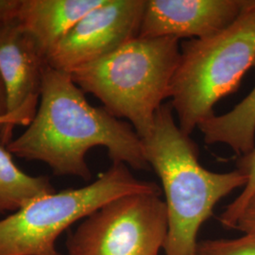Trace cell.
Wrapping results in <instances>:
<instances>
[{"mask_svg":"<svg viewBox=\"0 0 255 255\" xmlns=\"http://www.w3.org/2000/svg\"><path fill=\"white\" fill-rule=\"evenodd\" d=\"M108 150L113 164L148 170L142 139L126 121L92 106L70 74L46 66L39 106L26 130L6 146L19 158L40 161L56 175L91 180L87 152Z\"/></svg>","mask_w":255,"mask_h":255,"instance_id":"obj_1","label":"cell"},{"mask_svg":"<svg viewBox=\"0 0 255 255\" xmlns=\"http://www.w3.org/2000/svg\"><path fill=\"white\" fill-rule=\"evenodd\" d=\"M142 142L165 196L168 231L164 255H196L201 226L219 201L244 188L246 178L237 169L219 173L204 168L198 146L175 122L170 102L157 111L153 130Z\"/></svg>","mask_w":255,"mask_h":255,"instance_id":"obj_2","label":"cell"},{"mask_svg":"<svg viewBox=\"0 0 255 255\" xmlns=\"http://www.w3.org/2000/svg\"><path fill=\"white\" fill-rule=\"evenodd\" d=\"M180 58L177 38L136 37L70 76L83 93L99 99L111 115L128 120L144 140L153 130L157 111L170 99Z\"/></svg>","mask_w":255,"mask_h":255,"instance_id":"obj_3","label":"cell"},{"mask_svg":"<svg viewBox=\"0 0 255 255\" xmlns=\"http://www.w3.org/2000/svg\"><path fill=\"white\" fill-rule=\"evenodd\" d=\"M181 58L170 89L179 127L191 134L213 117L221 99L237 91L255 62V0L229 27L212 36L181 45Z\"/></svg>","mask_w":255,"mask_h":255,"instance_id":"obj_4","label":"cell"},{"mask_svg":"<svg viewBox=\"0 0 255 255\" xmlns=\"http://www.w3.org/2000/svg\"><path fill=\"white\" fill-rule=\"evenodd\" d=\"M156 182L139 180L126 164H114L90 184L30 201L0 220V255H62L56 240L81 219L120 197L162 194Z\"/></svg>","mask_w":255,"mask_h":255,"instance_id":"obj_5","label":"cell"},{"mask_svg":"<svg viewBox=\"0 0 255 255\" xmlns=\"http://www.w3.org/2000/svg\"><path fill=\"white\" fill-rule=\"evenodd\" d=\"M168 222L159 195L133 194L110 201L69 233L68 255H159Z\"/></svg>","mask_w":255,"mask_h":255,"instance_id":"obj_6","label":"cell"},{"mask_svg":"<svg viewBox=\"0 0 255 255\" xmlns=\"http://www.w3.org/2000/svg\"><path fill=\"white\" fill-rule=\"evenodd\" d=\"M146 0H104L88 12L46 57L65 73L111 54L139 34Z\"/></svg>","mask_w":255,"mask_h":255,"instance_id":"obj_7","label":"cell"},{"mask_svg":"<svg viewBox=\"0 0 255 255\" xmlns=\"http://www.w3.org/2000/svg\"><path fill=\"white\" fill-rule=\"evenodd\" d=\"M248 0H146L138 37L203 39L229 27Z\"/></svg>","mask_w":255,"mask_h":255,"instance_id":"obj_8","label":"cell"},{"mask_svg":"<svg viewBox=\"0 0 255 255\" xmlns=\"http://www.w3.org/2000/svg\"><path fill=\"white\" fill-rule=\"evenodd\" d=\"M46 66V56L17 21L0 27V75L8 114L27 111L35 115Z\"/></svg>","mask_w":255,"mask_h":255,"instance_id":"obj_9","label":"cell"},{"mask_svg":"<svg viewBox=\"0 0 255 255\" xmlns=\"http://www.w3.org/2000/svg\"><path fill=\"white\" fill-rule=\"evenodd\" d=\"M104 0H22L17 22L47 57L77 23Z\"/></svg>","mask_w":255,"mask_h":255,"instance_id":"obj_10","label":"cell"},{"mask_svg":"<svg viewBox=\"0 0 255 255\" xmlns=\"http://www.w3.org/2000/svg\"><path fill=\"white\" fill-rule=\"evenodd\" d=\"M198 128L208 145L224 144L238 154L250 152L255 145V85L230 112L214 115Z\"/></svg>","mask_w":255,"mask_h":255,"instance_id":"obj_11","label":"cell"},{"mask_svg":"<svg viewBox=\"0 0 255 255\" xmlns=\"http://www.w3.org/2000/svg\"><path fill=\"white\" fill-rule=\"evenodd\" d=\"M54 192L47 177L25 173L7 147L0 144V213L16 212L30 201Z\"/></svg>","mask_w":255,"mask_h":255,"instance_id":"obj_12","label":"cell"},{"mask_svg":"<svg viewBox=\"0 0 255 255\" xmlns=\"http://www.w3.org/2000/svg\"><path fill=\"white\" fill-rule=\"evenodd\" d=\"M237 169L245 176L246 185L241 194L229 204L219 217L221 226L226 229H235L237 219L247 202L255 193V145L250 152L241 156L237 162Z\"/></svg>","mask_w":255,"mask_h":255,"instance_id":"obj_13","label":"cell"},{"mask_svg":"<svg viewBox=\"0 0 255 255\" xmlns=\"http://www.w3.org/2000/svg\"><path fill=\"white\" fill-rule=\"evenodd\" d=\"M196 255H255V234L234 239L199 241Z\"/></svg>","mask_w":255,"mask_h":255,"instance_id":"obj_14","label":"cell"},{"mask_svg":"<svg viewBox=\"0 0 255 255\" xmlns=\"http://www.w3.org/2000/svg\"><path fill=\"white\" fill-rule=\"evenodd\" d=\"M235 229L244 234H255V193L247 202Z\"/></svg>","mask_w":255,"mask_h":255,"instance_id":"obj_15","label":"cell"},{"mask_svg":"<svg viewBox=\"0 0 255 255\" xmlns=\"http://www.w3.org/2000/svg\"><path fill=\"white\" fill-rule=\"evenodd\" d=\"M22 0H0V27L16 22Z\"/></svg>","mask_w":255,"mask_h":255,"instance_id":"obj_16","label":"cell"},{"mask_svg":"<svg viewBox=\"0 0 255 255\" xmlns=\"http://www.w3.org/2000/svg\"><path fill=\"white\" fill-rule=\"evenodd\" d=\"M8 115V103H7V94L3 80L0 75V118Z\"/></svg>","mask_w":255,"mask_h":255,"instance_id":"obj_17","label":"cell"},{"mask_svg":"<svg viewBox=\"0 0 255 255\" xmlns=\"http://www.w3.org/2000/svg\"><path fill=\"white\" fill-rule=\"evenodd\" d=\"M17 122V119L14 115L8 114L7 116L0 118V129L4 128L13 127Z\"/></svg>","mask_w":255,"mask_h":255,"instance_id":"obj_18","label":"cell"}]
</instances>
